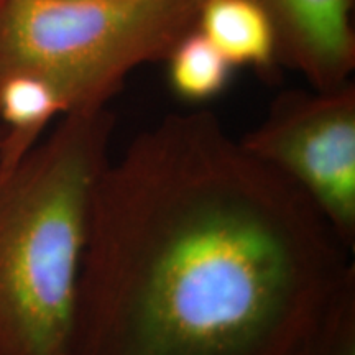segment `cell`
Returning <instances> with one entry per match:
<instances>
[{
    "label": "cell",
    "instance_id": "cell-1",
    "mask_svg": "<svg viewBox=\"0 0 355 355\" xmlns=\"http://www.w3.org/2000/svg\"><path fill=\"white\" fill-rule=\"evenodd\" d=\"M349 254L214 114H170L97 181L73 355H296Z\"/></svg>",
    "mask_w": 355,
    "mask_h": 355
},
{
    "label": "cell",
    "instance_id": "cell-2",
    "mask_svg": "<svg viewBox=\"0 0 355 355\" xmlns=\"http://www.w3.org/2000/svg\"><path fill=\"white\" fill-rule=\"evenodd\" d=\"M109 105L74 110L0 165V355H73L94 189L110 159Z\"/></svg>",
    "mask_w": 355,
    "mask_h": 355
},
{
    "label": "cell",
    "instance_id": "cell-3",
    "mask_svg": "<svg viewBox=\"0 0 355 355\" xmlns=\"http://www.w3.org/2000/svg\"><path fill=\"white\" fill-rule=\"evenodd\" d=\"M202 0H0V73L43 74L69 112L109 105L194 28Z\"/></svg>",
    "mask_w": 355,
    "mask_h": 355
},
{
    "label": "cell",
    "instance_id": "cell-4",
    "mask_svg": "<svg viewBox=\"0 0 355 355\" xmlns=\"http://www.w3.org/2000/svg\"><path fill=\"white\" fill-rule=\"evenodd\" d=\"M298 188L352 254L355 247V86L291 89L239 139Z\"/></svg>",
    "mask_w": 355,
    "mask_h": 355
},
{
    "label": "cell",
    "instance_id": "cell-5",
    "mask_svg": "<svg viewBox=\"0 0 355 355\" xmlns=\"http://www.w3.org/2000/svg\"><path fill=\"white\" fill-rule=\"evenodd\" d=\"M277 26L279 63L313 89H334L355 69L354 0H259Z\"/></svg>",
    "mask_w": 355,
    "mask_h": 355
},
{
    "label": "cell",
    "instance_id": "cell-6",
    "mask_svg": "<svg viewBox=\"0 0 355 355\" xmlns=\"http://www.w3.org/2000/svg\"><path fill=\"white\" fill-rule=\"evenodd\" d=\"M234 68L272 78L279 63L277 26L259 0H202L196 24Z\"/></svg>",
    "mask_w": 355,
    "mask_h": 355
},
{
    "label": "cell",
    "instance_id": "cell-7",
    "mask_svg": "<svg viewBox=\"0 0 355 355\" xmlns=\"http://www.w3.org/2000/svg\"><path fill=\"white\" fill-rule=\"evenodd\" d=\"M64 114H69L68 101L43 74L0 73V165L19 163Z\"/></svg>",
    "mask_w": 355,
    "mask_h": 355
},
{
    "label": "cell",
    "instance_id": "cell-8",
    "mask_svg": "<svg viewBox=\"0 0 355 355\" xmlns=\"http://www.w3.org/2000/svg\"><path fill=\"white\" fill-rule=\"evenodd\" d=\"M165 61L173 94L189 104H204L220 96L235 69L196 28L178 40Z\"/></svg>",
    "mask_w": 355,
    "mask_h": 355
},
{
    "label": "cell",
    "instance_id": "cell-9",
    "mask_svg": "<svg viewBox=\"0 0 355 355\" xmlns=\"http://www.w3.org/2000/svg\"><path fill=\"white\" fill-rule=\"evenodd\" d=\"M296 355H355V268L345 277Z\"/></svg>",
    "mask_w": 355,
    "mask_h": 355
}]
</instances>
